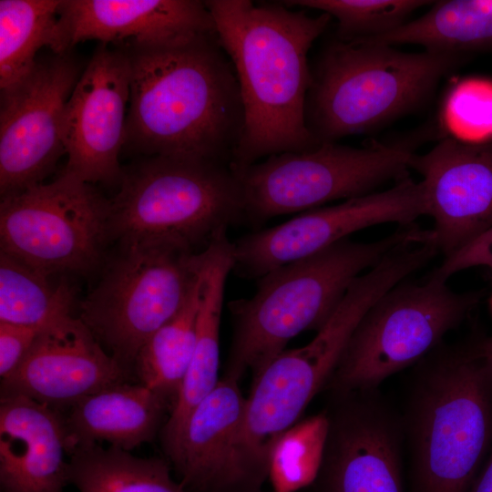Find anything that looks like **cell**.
Listing matches in <instances>:
<instances>
[{"label":"cell","instance_id":"836d02e7","mask_svg":"<svg viewBox=\"0 0 492 492\" xmlns=\"http://www.w3.org/2000/svg\"><path fill=\"white\" fill-rule=\"evenodd\" d=\"M486 350L492 355V337L483 340Z\"/></svg>","mask_w":492,"mask_h":492},{"label":"cell","instance_id":"277c9868","mask_svg":"<svg viewBox=\"0 0 492 492\" xmlns=\"http://www.w3.org/2000/svg\"><path fill=\"white\" fill-rule=\"evenodd\" d=\"M421 231L409 225L374 241L343 239L258 278L251 297L228 303L232 336L224 376L240 380L251 371L254 379L291 339L320 330L359 275Z\"/></svg>","mask_w":492,"mask_h":492},{"label":"cell","instance_id":"9a60e30c","mask_svg":"<svg viewBox=\"0 0 492 492\" xmlns=\"http://www.w3.org/2000/svg\"><path fill=\"white\" fill-rule=\"evenodd\" d=\"M96 49L67 101L63 172L94 184L120 181L118 155L125 145L130 67L127 51Z\"/></svg>","mask_w":492,"mask_h":492},{"label":"cell","instance_id":"8992f818","mask_svg":"<svg viewBox=\"0 0 492 492\" xmlns=\"http://www.w3.org/2000/svg\"><path fill=\"white\" fill-rule=\"evenodd\" d=\"M109 200L111 242L149 241L198 253L244 222L241 182L231 166L149 157L122 173Z\"/></svg>","mask_w":492,"mask_h":492},{"label":"cell","instance_id":"603a6c76","mask_svg":"<svg viewBox=\"0 0 492 492\" xmlns=\"http://www.w3.org/2000/svg\"><path fill=\"white\" fill-rule=\"evenodd\" d=\"M386 46L414 44L466 56L492 50V0L437 1L420 17L386 34L361 39Z\"/></svg>","mask_w":492,"mask_h":492},{"label":"cell","instance_id":"2e32d148","mask_svg":"<svg viewBox=\"0 0 492 492\" xmlns=\"http://www.w3.org/2000/svg\"><path fill=\"white\" fill-rule=\"evenodd\" d=\"M245 404L239 380L223 376L191 413L166 458L186 492H261L268 470L244 446Z\"/></svg>","mask_w":492,"mask_h":492},{"label":"cell","instance_id":"52a82bcc","mask_svg":"<svg viewBox=\"0 0 492 492\" xmlns=\"http://www.w3.org/2000/svg\"><path fill=\"white\" fill-rule=\"evenodd\" d=\"M414 271V262L405 253H387L351 283L331 317L308 343L285 349L253 379L246 398L242 440L259 464L268 467L273 440L294 425L313 398L324 390L367 310Z\"/></svg>","mask_w":492,"mask_h":492},{"label":"cell","instance_id":"5b68a950","mask_svg":"<svg viewBox=\"0 0 492 492\" xmlns=\"http://www.w3.org/2000/svg\"><path fill=\"white\" fill-rule=\"evenodd\" d=\"M466 59L335 37L312 68L307 128L318 145L375 130L425 106Z\"/></svg>","mask_w":492,"mask_h":492},{"label":"cell","instance_id":"5bb4252c","mask_svg":"<svg viewBox=\"0 0 492 492\" xmlns=\"http://www.w3.org/2000/svg\"><path fill=\"white\" fill-rule=\"evenodd\" d=\"M333 396L323 463L310 492H405L402 415L378 389Z\"/></svg>","mask_w":492,"mask_h":492},{"label":"cell","instance_id":"cb8c5ba5","mask_svg":"<svg viewBox=\"0 0 492 492\" xmlns=\"http://www.w3.org/2000/svg\"><path fill=\"white\" fill-rule=\"evenodd\" d=\"M170 470L166 459L138 457L98 443L78 446L68 455V481L79 492H186Z\"/></svg>","mask_w":492,"mask_h":492},{"label":"cell","instance_id":"ba28073f","mask_svg":"<svg viewBox=\"0 0 492 492\" xmlns=\"http://www.w3.org/2000/svg\"><path fill=\"white\" fill-rule=\"evenodd\" d=\"M201 252L135 241L118 242L108 255L78 318L132 374L144 343L184 306L200 278Z\"/></svg>","mask_w":492,"mask_h":492},{"label":"cell","instance_id":"e0dca14e","mask_svg":"<svg viewBox=\"0 0 492 492\" xmlns=\"http://www.w3.org/2000/svg\"><path fill=\"white\" fill-rule=\"evenodd\" d=\"M409 167L423 177L434 220L428 241L445 258L492 227V140L447 137L425 154L413 153Z\"/></svg>","mask_w":492,"mask_h":492},{"label":"cell","instance_id":"4fadbf2b","mask_svg":"<svg viewBox=\"0 0 492 492\" xmlns=\"http://www.w3.org/2000/svg\"><path fill=\"white\" fill-rule=\"evenodd\" d=\"M80 74L68 53L37 59L18 83L1 89L0 193H19L43 179L65 154V107Z\"/></svg>","mask_w":492,"mask_h":492},{"label":"cell","instance_id":"9c48e42d","mask_svg":"<svg viewBox=\"0 0 492 492\" xmlns=\"http://www.w3.org/2000/svg\"><path fill=\"white\" fill-rule=\"evenodd\" d=\"M436 270L384 292L361 318L324 390L333 395L378 389L443 343L477 303V295L452 290Z\"/></svg>","mask_w":492,"mask_h":492},{"label":"cell","instance_id":"f1b7e54d","mask_svg":"<svg viewBox=\"0 0 492 492\" xmlns=\"http://www.w3.org/2000/svg\"><path fill=\"white\" fill-rule=\"evenodd\" d=\"M291 7L328 14L337 21L336 37L361 40L375 37L408 22L417 9L431 4L421 0H286Z\"/></svg>","mask_w":492,"mask_h":492},{"label":"cell","instance_id":"44dd1931","mask_svg":"<svg viewBox=\"0 0 492 492\" xmlns=\"http://www.w3.org/2000/svg\"><path fill=\"white\" fill-rule=\"evenodd\" d=\"M233 265L234 244L227 233L201 252L194 351L177 401L159 433L166 458L177 446L191 413L220 381V317L225 284Z\"/></svg>","mask_w":492,"mask_h":492},{"label":"cell","instance_id":"ffe728a7","mask_svg":"<svg viewBox=\"0 0 492 492\" xmlns=\"http://www.w3.org/2000/svg\"><path fill=\"white\" fill-rule=\"evenodd\" d=\"M0 400V491L66 492L68 442L61 411L21 395Z\"/></svg>","mask_w":492,"mask_h":492},{"label":"cell","instance_id":"30bf717a","mask_svg":"<svg viewBox=\"0 0 492 492\" xmlns=\"http://www.w3.org/2000/svg\"><path fill=\"white\" fill-rule=\"evenodd\" d=\"M412 152L372 142L364 148L323 143L302 152L270 156L241 169L244 222L304 212L364 196L408 177Z\"/></svg>","mask_w":492,"mask_h":492},{"label":"cell","instance_id":"484cf974","mask_svg":"<svg viewBox=\"0 0 492 492\" xmlns=\"http://www.w3.org/2000/svg\"><path fill=\"white\" fill-rule=\"evenodd\" d=\"M199 302L200 278L180 312L144 343L133 365L138 383L164 398L170 411L194 351Z\"/></svg>","mask_w":492,"mask_h":492},{"label":"cell","instance_id":"d6a6232c","mask_svg":"<svg viewBox=\"0 0 492 492\" xmlns=\"http://www.w3.org/2000/svg\"><path fill=\"white\" fill-rule=\"evenodd\" d=\"M469 492H492V453L481 467Z\"/></svg>","mask_w":492,"mask_h":492},{"label":"cell","instance_id":"3957f363","mask_svg":"<svg viewBox=\"0 0 492 492\" xmlns=\"http://www.w3.org/2000/svg\"><path fill=\"white\" fill-rule=\"evenodd\" d=\"M409 492H469L492 442V356L443 344L415 364L402 415Z\"/></svg>","mask_w":492,"mask_h":492},{"label":"cell","instance_id":"7a4b0ae2","mask_svg":"<svg viewBox=\"0 0 492 492\" xmlns=\"http://www.w3.org/2000/svg\"><path fill=\"white\" fill-rule=\"evenodd\" d=\"M125 144L150 157L231 166L244 113L217 35L164 46H128Z\"/></svg>","mask_w":492,"mask_h":492},{"label":"cell","instance_id":"ac0fdd59","mask_svg":"<svg viewBox=\"0 0 492 492\" xmlns=\"http://www.w3.org/2000/svg\"><path fill=\"white\" fill-rule=\"evenodd\" d=\"M134 374L74 316L45 328L21 364L1 379V397L21 395L63 411Z\"/></svg>","mask_w":492,"mask_h":492},{"label":"cell","instance_id":"7402d4cb","mask_svg":"<svg viewBox=\"0 0 492 492\" xmlns=\"http://www.w3.org/2000/svg\"><path fill=\"white\" fill-rule=\"evenodd\" d=\"M168 410L167 401L140 383H123L87 395L61 411L68 455L78 446L101 441L127 451L151 442Z\"/></svg>","mask_w":492,"mask_h":492},{"label":"cell","instance_id":"8fae6325","mask_svg":"<svg viewBox=\"0 0 492 492\" xmlns=\"http://www.w3.org/2000/svg\"><path fill=\"white\" fill-rule=\"evenodd\" d=\"M109 207L92 184L62 171L1 198V252L49 276L90 272L108 255Z\"/></svg>","mask_w":492,"mask_h":492},{"label":"cell","instance_id":"d590c367","mask_svg":"<svg viewBox=\"0 0 492 492\" xmlns=\"http://www.w3.org/2000/svg\"><path fill=\"white\" fill-rule=\"evenodd\" d=\"M272 492H274V491H272Z\"/></svg>","mask_w":492,"mask_h":492},{"label":"cell","instance_id":"e575fe53","mask_svg":"<svg viewBox=\"0 0 492 492\" xmlns=\"http://www.w3.org/2000/svg\"><path fill=\"white\" fill-rule=\"evenodd\" d=\"M491 305H492V300H491Z\"/></svg>","mask_w":492,"mask_h":492},{"label":"cell","instance_id":"7c38bea8","mask_svg":"<svg viewBox=\"0 0 492 492\" xmlns=\"http://www.w3.org/2000/svg\"><path fill=\"white\" fill-rule=\"evenodd\" d=\"M426 215L422 181L409 176L393 187L298 214L279 225L248 233L234 244L232 272L258 279L272 269L313 255L365 228L411 225Z\"/></svg>","mask_w":492,"mask_h":492},{"label":"cell","instance_id":"1f68e13d","mask_svg":"<svg viewBox=\"0 0 492 492\" xmlns=\"http://www.w3.org/2000/svg\"><path fill=\"white\" fill-rule=\"evenodd\" d=\"M477 266L492 270V227L457 252L445 258L436 270L448 279L457 272Z\"/></svg>","mask_w":492,"mask_h":492},{"label":"cell","instance_id":"4316f807","mask_svg":"<svg viewBox=\"0 0 492 492\" xmlns=\"http://www.w3.org/2000/svg\"><path fill=\"white\" fill-rule=\"evenodd\" d=\"M0 252V322L45 329L72 315L75 291Z\"/></svg>","mask_w":492,"mask_h":492},{"label":"cell","instance_id":"d4e9b609","mask_svg":"<svg viewBox=\"0 0 492 492\" xmlns=\"http://www.w3.org/2000/svg\"><path fill=\"white\" fill-rule=\"evenodd\" d=\"M61 0L0 1V88L25 78L46 46L54 54L68 53L59 20Z\"/></svg>","mask_w":492,"mask_h":492},{"label":"cell","instance_id":"83f0119b","mask_svg":"<svg viewBox=\"0 0 492 492\" xmlns=\"http://www.w3.org/2000/svg\"><path fill=\"white\" fill-rule=\"evenodd\" d=\"M326 412L295 423L272 443L268 479L274 492H298L318 477L328 435Z\"/></svg>","mask_w":492,"mask_h":492},{"label":"cell","instance_id":"d6986e66","mask_svg":"<svg viewBox=\"0 0 492 492\" xmlns=\"http://www.w3.org/2000/svg\"><path fill=\"white\" fill-rule=\"evenodd\" d=\"M58 13L68 51L86 40L151 47L217 35L204 1L62 0Z\"/></svg>","mask_w":492,"mask_h":492},{"label":"cell","instance_id":"4dcf8cb0","mask_svg":"<svg viewBox=\"0 0 492 492\" xmlns=\"http://www.w3.org/2000/svg\"><path fill=\"white\" fill-rule=\"evenodd\" d=\"M44 329L0 322V376H9L24 361Z\"/></svg>","mask_w":492,"mask_h":492},{"label":"cell","instance_id":"f546056e","mask_svg":"<svg viewBox=\"0 0 492 492\" xmlns=\"http://www.w3.org/2000/svg\"><path fill=\"white\" fill-rule=\"evenodd\" d=\"M445 124L466 142L492 140V81L469 78L450 93L444 109Z\"/></svg>","mask_w":492,"mask_h":492},{"label":"cell","instance_id":"6da1fadb","mask_svg":"<svg viewBox=\"0 0 492 492\" xmlns=\"http://www.w3.org/2000/svg\"><path fill=\"white\" fill-rule=\"evenodd\" d=\"M204 3L235 70L243 106V131L231 167L318 147L305 119L312 84L308 53L332 17L292 10L282 1Z\"/></svg>","mask_w":492,"mask_h":492}]
</instances>
